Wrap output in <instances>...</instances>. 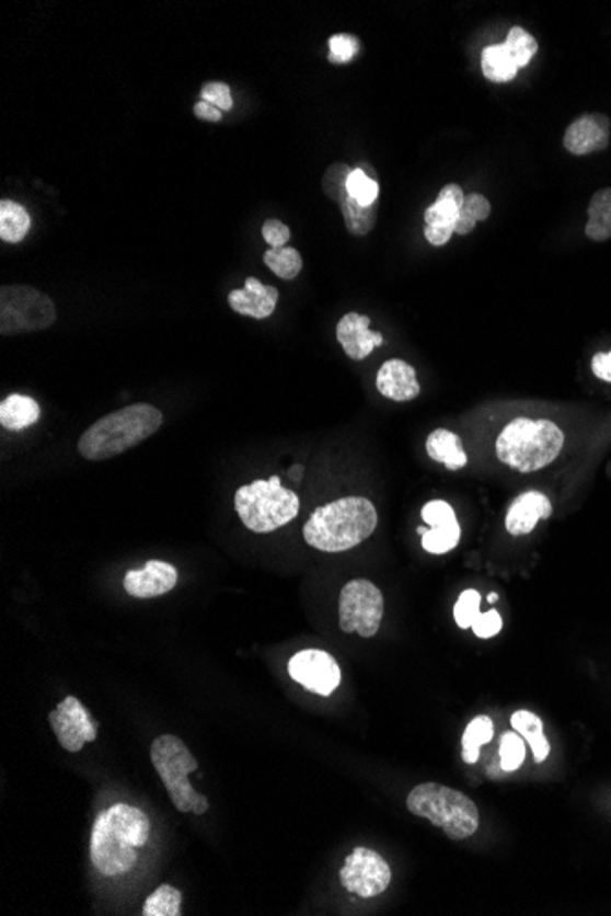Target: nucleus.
Wrapping results in <instances>:
<instances>
[{
	"instance_id": "1",
	"label": "nucleus",
	"mask_w": 611,
	"mask_h": 916,
	"mask_svg": "<svg viewBox=\"0 0 611 916\" xmlns=\"http://www.w3.org/2000/svg\"><path fill=\"white\" fill-rule=\"evenodd\" d=\"M150 834V822L143 811L127 803L101 812L95 817L90 858L95 869L105 877H117L130 871L138 861L141 849Z\"/></svg>"
},
{
	"instance_id": "2",
	"label": "nucleus",
	"mask_w": 611,
	"mask_h": 916,
	"mask_svg": "<svg viewBox=\"0 0 611 916\" xmlns=\"http://www.w3.org/2000/svg\"><path fill=\"white\" fill-rule=\"evenodd\" d=\"M378 527V511L367 497H341L313 511L306 522L304 540L323 552L350 551L372 536Z\"/></svg>"
},
{
	"instance_id": "3",
	"label": "nucleus",
	"mask_w": 611,
	"mask_h": 916,
	"mask_svg": "<svg viewBox=\"0 0 611 916\" xmlns=\"http://www.w3.org/2000/svg\"><path fill=\"white\" fill-rule=\"evenodd\" d=\"M163 425V414L152 404L136 403L95 421L79 437V454L89 461L116 458L154 436Z\"/></svg>"
},
{
	"instance_id": "4",
	"label": "nucleus",
	"mask_w": 611,
	"mask_h": 916,
	"mask_svg": "<svg viewBox=\"0 0 611 916\" xmlns=\"http://www.w3.org/2000/svg\"><path fill=\"white\" fill-rule=\"evenodd\" d=\"M562 447L564 434L553 421L518 417L496 439V456L502 463L528 474L553 463Z\"/></svg>"
},
{
	"instance_id": "5",
	"label": "nucleus",
	"mask_w": 611,
	"mask_h": 916,
	"mask_svg": "<svg viewBox=\"0 0 611 916\" xmlns=\"http://www.w3.org/2000/svg\"><path fill=\"white\" fill-rule=\"evenodd\" d=\"M406 809L441 828L450 839H468L480 827L479 806L468 795L445 785H417L406 795Z\"/></svg>"
},
{
	"instance_id": "6",
	"label": "nucleus",
	"mask_w": 611,
	"mask_h": 916,
	"mask_svg": "<svg viewBox=\"0 0 611 916\" xmlns=\"http://www.w3.org/2000/svg\"><path fill=\"white\" fill-rule=\"evenodd\" d=\"M234 508L247 529L267 535L297 518L300 502L299 496L284 489L280 478L273 474L269 480L240 486L234 494Z\"/></svg>"
},
{
	"instance_id": "7",
	"label": "nucleus",
	"mask_w": 611,
	"mask_h": 916,
	"mask_svg": "<svg viewBox=\"0 0 611 916\" xmlns=\"http://www.w3.org/2000/svg\"><path fill=\"white\" fill-rule=\"evenodd\" d=\"M150 759L180 812H195L201 816L209 811L206 795L198 794L191 785L189 774L198 770V762L184 741L176 735H160L152 741Z\"/></svg>"
},
{
	"instance_id": "8",
	"label": "nucleus",
	"mask_w": 611,
	"mask_h": 916,
	"mask_svg": "<svg viewBox=\"0 0 611 916\" xmlns=\"http://www.w3.org/2000/svg\"><path fill=\"white\" fill-rule=\"evenodd\" d=\"M56 306L46 293L32 286L0 287V333L41 332L56 322Z\"/></svg>"
},
{
	"instance_id": "9",
	"label": "nucleus",
	"mask_w": 611,
	"mask_h": 916,
	"mask_svg": "<svg viewBox=\"0 0 611 916\" xmlns=\"http://www.w3.org/2000/svg\"><path fill=\"white\" fill-rule=\"evenodd\" d=\"M383 614V593L370 580H351L341 591L339 626L345 633H359L365 639L378 636Z\"/></svg>"
},
{
	"instance_id": "10",
	"label": "nucleus",
	"mask_w": 611,
	"mask_h": 916,
	"mask_svg": "<svg viewBox=\"0 0 611 916\" xmlns=\"http://www.w3.org/2000/svg\"><path fill=\"white\" fill-rule=\"evenodd\" d=\"M339 877L343 888L361 898H373L384 893L392 882V871L383 856L365 847H357L346 858Z\"/></svg>"
},
{
	"instance_id": "11",
	"label": "nucleus",
	"mask_w": 611,
	"mask_h": 916,
	"mask_svg": "<svg viewBox=\"0 0 611 916\" xmlns=\"http://www.w3.org/2000/svg\"><path fill=\"white\" fill-rule=\"evenodd\" d=\"M351 167L346 163H334L328 167V171L324 172L323 191L330 199L337 202L345 218L346 229L356 237H365L372 231L378 220V204L365 207V205L357 204L356 199L351 198V194L346 188V182L350 176Z\"/></svg>"
},
{
	"instance_id": "12",
	"label": "nucleus",
	"mask_w": 611,
	"mask_h": 916,
	"mask_svg": "<svg viewBox=\"0 0 611 916\" xmlns=\"http://www.w3.org/2000/svg\"><path fill=\"white\" fill-rule=\"evenodd\" d=\"M289 677L304 686L306 690L328 697L341 685V668L330 653L323 650H302L289 659Z\"/></svg>"
},
{
	"instance_id": "13",
	"label": "nucleus",
	"mask_w": 611,
	"mask_h": 916,
	"mask_svg": "<svg viewBox=\"0 0 611 916\" xmlns=\"http://www.w3.org/2000/svg\"><path fill=\"white\" fill-rule=\"evenodd\" d=\"M48 719L59 745L67 752H81L84 743H92L97 737V724L90 719L78 697L68 696L62 699L56 710H51Z\"/></svg>"
},
{
	"instance_id": "14",
	"label": "nucleus",
	"mask_w": 611,
	"mask_h": 916,
	"mask_svg": "<svg viewBox=\"0 0 611 916\" xmlns=\"http://www.w3.org/2000/svg\"><path fill=\"white\" fill-rule=\"evenodd\" d=\"M422 518L430 529L419 527L417 533L422 535L423 549L430 554H445L454 549L462 538V529L456 519L454 508L443 500H433L425 503L422 508Z\"/></svg>"
},
{
	"instance_id": "15",
	"label": "nucleus",
	"mask_w": 611,
	"mask_h": 916,
	"mask_svg": "<svg viewBox=\"0 0 611 916\" xmlns=\"http://www.w3.org/2000/svg\"><path fill=\"white\" fill-rule=\"evenodd\" d=\"M178 582V571L173 563L162 560H149L143 569L128 571L123 579V587L134 598H157L174 589Z\"/></svg>"
},
{
	"instance_id": "16",
	"label": "nucleus",
	"mask_w": 611,
	"mask_h": 916,
	"mask_svg": "<svg viewBox=\"0 0 611 916\" xmlns=\"http://www.w3.org/2000/svg\"><path fill=\"white\" fill-rule=\"evenodd\" d=\"M611 122L604 114H584L567 127L564 147L575 156L591 154L610 145Z\"/></svg>"
},
{
	"instance_id": "17",
	"label": "nucleus",
	"mask_w": 611,
	"mask_h": 916,
	"mask_svg": "<svg viewBox=\"0 0 611 916\" xmlns=\"http://www.w3.org/2000/svg\"><path fill=\"white\" fill-rule=\"evenodd\" d=\"M231 310L239 316L251 317L256 321L267 319L275 313L278 302V289L275 286L262 284L255 276L245 278L242 289H234L228 297Z\"/></svg>"
},
{
	"instance_id": "18",
	"label": "nucleus",
	"mask_w": 611,
	"mask_h": 916,
	"mask_svg": "<svg viewBox=\"0 0 611 916\" xmlns=\"http://www.w3.org/2000/svg\"><path fill=\"white\" fill-rule=\"evenodd\" d=\"M337 341L350 359L362 360L372 354L373 348L383 344V335L370 332L368 317L346 313L337 324Z\"/></svg>"
},
{
	"instance_id": "19",
	"label": "nucleus",
	"mask_w": 611,
	"mask_h": 916,
	"mask_svg": "<svg viewBox=\"0 0 611 916\" xmlns=\"http://www.w3.org/2000/svg\"><path fill=\"white\" fill-rule=\"evenodd\" d=\"M553 513L550 497L539 491L523 492L507 511L506 529L509 535H529L540 519L550 518Z\"/></svg>"
},
{
	"instance_id": "20",
	"label": "nucleus",
	"mask_w": 611,
	"mask_h": 916,
	"mask_svg": "<svg viewBox=\"0 0 611 916\" xmlns=\"http://www.w3.org/2000/svg\"><path fill=\"white\" fill-rule=\"evenodd\" d=\"M376 387L384 398L405 403L417 398L422 387L416 379V370L408 363L401 359H390L379 368Z\"/></svg>"
},
{
	"instance_id": "21",
	"label": "nucleus",
	"mask_w": 611,
	"mask_h": 916,
	"mask_svg": "<svg viewBox=\"0 0 611 916\" xmlns=\"http://www.w3.org/2000/svg\"><path fill=\"white\" fill-rule=\"evenodd\" d=\"M427 454L428 458L436 463H443L449 470L463 469L469 461L462 439L445 428H438L427 437Z\"/></svg>"
},
{
	"instance_id": "22",
	"label": "nucleus",
	"mask_w": 611,
	"mask_h": 916,
	"mask_svg": "<svg viewBox=\"0 0 611 916\" xmlns=\"http://www.w3.org/2000/svg\"><path fill=\"white\" fill-rule=\"evenodd\" d=\"M39 420V403L28 396L12 393L0 404V425L8 431H24L28 426H34Z\"/></svg>"
},
{
	"instance_id": "23",
	"label": "nucleus",
	"mask_w": 611,
	"mask_h": 916,
	"mask_svg": "<svg viewBox=\"0 0 611 916\" xmlns=\"http://www.w3.org/2000/svg\"><path fill=\"white\" fill-rule=\"evenodd\" d=\"M511 726L528 741L533 751L534 762L544 763L550 756L551 746L550 741L545 740L544 723L540 721L539 715L528 710H518L512 713Z\"/></svg>"
},
{
	"instance_id": "24",
	"label": "nucleus",
	"mask_w": 611,
	"mask_h": 916,
	"mask_svg": "<svg viewBox=\"0 0 611 916\" xmlns=\"http://www.w3.org/2000/svg\"><path fill=\"white\" fill-rule=\"evenodd\" d=\"M520 68L512 59L511 51L504 45L485 46L482 51V72L485 79H489L493 83H507L517 78V72Z\"/></svg>"
},
{
	"instance_id": "25",
	"label": "nucleus",
	"mask_w": 611,
	"mask_h": 916,
	"mask_svg": "<svg viewBox=\"0 0 611 916\" xmlns=\"http://www.w3.org/2000/svg\"><path fill=\"white\" fill-rule=\"evenodd\" d=\"M586 237L595 242H604L611 238V187L593 194L589 202Z\"/></svg>"
},
{
	"instance_id": "26",
	"label": "nucleus",
	"mask_w": 611,
	"mask_h": 916,
	"mask_svg": "<svg viewBox=\"0 0 611 916\" xmlns=\"http://www.w3.org/2000/svg\"><path fill=\"white\" fill-rule=\"evenodd\" d=\"M32 227V218L23 205L12 199H2L0 204V238L8 243H18L26 238Z\"/></svg>"
},
{
	"instance_id": "27",
	"label": "nucleus",
	"mask_w": 611,
	"mask_h": 916,
	"mask_svg": "<svg viewBox=\"0 0 611 916\" xmlns=\"http://www.w3.org/2000/svg\"><path fill=\"white\" fill-rule=\"evenodd\" d=\"M495 735V724L487 715L473 719L463 734V759L469 765L479 762L480 748L487 745Z\"/></svg>"
},
{
	"instance_id": "28",
	"label": "nucleus",
	"mask_w": 611,
	"mask_h": 916,
	"mask_svg": "<svg viewBox=\"0 0 611 916\" xmlns=\"http://www.w3.org/2000/svg\"><path fill=\"white\" fill-rule=\"evenodd\" d=\"M182 915V893L178 889L163 883L145 900L143 916H180Z\"/></svg>"
},
{
	"instance_id": "29",
	"label": "nucleus",
	"mask_w": 611,
	"mask_h": 916,
	"mask_svg": "<svg viewBox=\"0 0 611 916\" xmlns=\"http://www.w3.org/2000/svg\"><path fill=\"white\" fill-rule=\"evenodd\" d=\"M264 264L278 278L293 280V278L299 276L300 270H302V256L293 248H272L264 254Z\"/></svg>"
},
{
	"instance_id": "30",
	"label": "nucleus",
	"mask_w": 611,
	"mask_h": 916,
	"mask_svg": "<svg viewBox=\"0 0 611 916\" xmlns=\"http://www.w3.org/2000/svg\"><path fill=\"white\" fill-rule=\"evenodd\" d=\"M489 215V199L482 196V194H468L465 199H463L458 221H456V232H458V234H469V232L473 231L479 221L487 220Z\"/></svg>"
},
{
	"instance_id": "31",
	"label": "nucleus",
	"mask_w": 611,
	"mask_h": 916,
	"mask_svg": "<svg viewBox=\"0 0 611 916\" xmlns=\"http://www.w3.org/2000/svg\"><path fill=\"white\" fill-rule=\"evenodd\" d=\"M346 188L351 194V198L356 199L357 204L370 207V205L378 204L379 199V183L376 178L370 176L365 169L357 167L351 171L346 182Z\"/></svg>"
},
{
	"instance_id": "32",
	"label": "nucleus",
	"mask_w": 611,
	"mask_h": 916,
	"mask_svg": "<svg viewBox=\"0 0 611 916\" xmlns=\"http://www.w3.org/2000/svg\"><path fill=\"white\" fill-rule=\"evenodd\" d=\"M506 45L509 51H511L512 59L517 62L518 68L528 67L531 59L539 51V43L534 41L533 35L520 28V26H515V28L509 30Z\"/></svg>"
},
{
	"instance_id": "33",
	"label": "nucleus",
	"mask_w": 611,
	"mask_h": 916,
	"mask_svg": "<svg viewBox=\"0 0 611 916\" xmlns=\"http://www.w3.org/2000/svg\"><path fill=\"white\" fill-rule=\"evenodd\" d=\"M526 759V745L518 732H507L500 741V767L504 772H515Z\"/></svg>"
},
{
	"instance_id": "34",
	"label": "nucleus",
	"mask_w": 611,
	"mask_h": 916,
	"mask_svg": "<svg viewBox=\"0 0 611 916\" xmlns=\"http://www.w3.org/2000/svg\"><path fill=\"white\" fill-rule=\"evenodd\" d=\"M480 604H482V595L479 591H463L454 606V620L458 628L462 630L473 628L474 620L480 617Z\"/></svg>"
},
{
	"instance_id": "35",
	"label": "nucleus",
	"mask_w": 611,
	"mask_h": 916,
	"mask_svg": "<svg viewBox=\"0 0 611 916\" xmlns=\"http://www.w3.org/2000/svg\"><path fill=\"white\" fill-rule=\"evenodd\" d=\"M460 205L450 199L438 198L427 210H425V224L436 227H454L460 216Z\"/></svg>"
},
{
	"instance_id": "36",
	"label": "nucleus",
	"mask_w": 611,
	"mask_h": 916,
	"mask_svg": "<svg viewBox=\"0 0 611 916\" xmlns=\"http://www.w3.org/2000/svg\"><path fill=\"white\" fill-rule=\"evenodd\" d=\"M330 54L328 61L334 65H343V62H350L356 57L357 51L361 48L357 37L350 34L332 35L328 41Z\"/></svg>"
},
{
	"instance_id": "37",
	"label": "nucleus",
	"mask_w": 611,
	"mask_h": 916,
	"mask_svg": "<svg viewBox=\"0 0 611 916\" xmlns=\"http://www.w3.org/2000/svg\"><path fill=\"white\" fill-rule=\"evenodd\" d=\"M200 101H207V103H211V105L217 106L222 112H229L233 108L231 89L226 83H207L201 89Z\"/></svg>"
},
{
	"instance_id": "38",
	"label": "nucleus",
	"mask_w": 611,
	"mask_h": 916,
	"mask_svg": "<svg viewBox=\"0 0 611 916\" xmlns=\"http://www.w3.org/2000/svg\"><path fill=\"white\" fill-rule=\"evenodd\" d=\"M502 617L496 609H491L487 614H480L479 619L474 620L473 631L474 636L480 639H491V637L498 636L502 631Z\"/></svg>"
},
{
	"instance_id": "39",
	"label": "nucleus",
	"mask_w": 611,
	"mask_h": 916,
	"mask_svg": "<svg viewBox=\"0 0 611 916\" xmlns=\"http://www.w3.org/2000/svg\"><path fill=\"white\" fill-rule=\"evenodd\" d=\"M262 237L272 248H286V243L291 238V231L286 224L280 220H267L262 226Z\"/></svg>"
},
{
	"instance_id": "40",
	"label": "nucleus",
	"mask_w": 611,
	"mask_h": 916,
	"mask_svg": "<svg viewBox=\"0 0 611 916\" xmlns=\"http://www.w3.org/2000/svg\"><path fill=\"white\" fill-rule=\"evenodd\" d=\"M454 232V227L425 226V238H427L428 243H433L436 248L449 242Z\"/></svg>"
},
{
	"instance_id": "41",
	"label": "nucleus",
	"mask_w": 611,
	"mask_h": 916,
	"mask_svg": "<svg viewBox=\"0 0 611 916\" xmlns=\"http://www.w3.org/2000/svg\"><path fill=\"white\" fill-rule=\"evenodd\" d=\"M591 368H593V374L599 379L611 382V352L595 355L593 360H591Z\"/></svg>"
},
{
	"instance_id": "42",
	"label": "nucleus",
	"mask_w": 611,
	"mask_h": 916,
	"mask_svg": "<svg viewBox=\"0 0 611 916\" xmlns=\"http://www.w3.org/2000/svg\"><path fill=\"white\" fill-rule=\"evenodd\" d=\"M195 116L204 122L218 123L222 119V111L207 101H198L195 105Z\"/></svg>"
},
{
	"instance_id": "43",
	"label": "nucleus",
	"mask_w": 611,
	"mask_h": 916,
	"mask_svg": "<svg viewBox=\"0 0 611 916\" xmlns=\"http://www.w3.org/2000/svg\"><path fill=\"white\" fill-rule=\"evenodd\" d=\"M302 470H304V469H302V467H300V465H295L293 469H291V476H293L295 481L300 480V472H302Z\"/></svg>"
},
{
	"instance_id": "44",
	"label": "nucleus",
	"mask_w": 611,
	"mask_h": 916,
	"mask_svg": "<svg viewBox=\"0 0 611 916\" xmlns=\"http://www.w3.org/2000/svg\"><path fill=\"white\" fill-rule=\"evenodd\" d=\"M487 600H489L491 604H495V602L498 600V595H496V593H491L489 598H487Z\"/></svg>"
}]
</instances>
